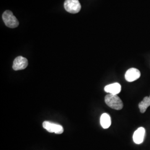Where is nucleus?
Returning <instances> with one entry per match:
<instances>
[{
  "label": "nucleus",
  "mask_w": 150,
  "mask_h": 150,
  "mask_svg": "<svg viewBox=\"0 0 150 150\" xmlns=\"http://www.w3.org/2000/svg\"><path fill=\"white\" fill-rule=\"evenodd\" d=\"M100 123L102 128L107 129L109 128L111 124V117L106 113H103L100 117Z\"/></svg>",
  "instance_id": "obj_9"
},
{
  "label": "nucleus",
  "mask_w": 150,
  "mask_h": 150,
  "mask_svg": "<svg viewBox=\"0 0 150 150\" xmlns=\"http://www.w3.org/2000/svg\"><path fill=\"white\" fill-rule=\"evenodd\" d=\"M146 130L145 128L141 127L134 131L133 135V140L136 144H142L145 139Z\"/></svg>",
  "instance_id": "obj_7"
},
{
  "label": "nucleus",
  "mask_w": 150,
  "mask_h": 150,
  "mask_svg": "<svg viewBox=\"0 0 150 150\" xmlns=\"http://www.w3.org/2000/svg\"><path fill=\"white\" fill-rule=\"evenodd\" d=\"M28 66V60L22 56L16 57L13 61V69L15 71L25 69Z\"/></svg>",
  "instance_id": "obj_5"
},
{
  "label": "nucleus",
  "mask_w": 150,
  "mask_h": 150,
  "mask_svg": "<svg viewBox=\"0 0 150 150\" xmlns=\"http://www.w3.org/2000/svg\"><path fill=\"white\" fill-rule=\"evenodd\" d=\"M43 128L51 133H55L56 134H61L64 132V128L60 125L51 122L49 121H45L43 123Z\"/></svg>",
  "instance_id": "obj_4"
},
{
  "label": "nucleus",
  "mask_w": 150,
  "mask_h": 150,
  "mask_svg": "<svg viewBox=\"0 0 150 150\" xmlns=\"http://www.w3.org/2000/svg\"><path fill=\"white\" fill-rule=\"evenodd\" d=\"M104 90L110 94L117 95L121 90V86L120 83L116 82L105 86Z\"/></svg>",
  "instance_id": "obj_8"
},
{
  "label": "nucleus",
  "mask_w": 150,
  "mask_h": 150,
  "mask_svg": "<svg viewBox=\"0 0 150 150\" xmlns=\"http://www.w3.org/2000/svg\"><path fill=\"white\" fill-rule=\"evenodd\" d=\"M64 9L71 13L79 12L81 6L79 0H66L64 3Z\"/></svg>",
  "instance_id": "obj_3"
},
{
  "label": "nucleus",
  "mask_w": 150,
  "mask_h": 150,
  "mask_svg": "<svg viewBox=\"0 0 150 150\" xmlns=\"http://www.w3.org/2000/svg\"><path fill=\"white\" fill-rule=\"evenodd\" d=\"M141 76L139 70L135 68H131L127 70L125 74V79L128 82H133L139 79Z\"/></svg>",
  "instance_id": "obj_6"
},
{
  "label": "nucleus",
  "mask_w": 150,
  "mask_h": 150,
  "mask_svg": "<svg viewBox=\"0 0 150 150\" xmlns=\"http://www.w3.org/2000/svg\"><path fill=\"white\" fill-rule=\"evenodd\" d=\"M107 106L116 110H120L123 107V102L117 95L108 94L105 97Z\"/></svg>",
  "instance_id": "obj_1"
},
{
  "label": "nucleus",
  "mask_w": 150,
  "mask_h": 150,
  "mask_svg": "<svg viewBox=\"0 0 150 150\" xmlns=\"http://www.w3.org/2000/svg\"><path fill=\"white\" fill-rule=\"evenodd\" d=\"M150 106V96L145 97L143 100L139 102V108L140 112L142 113H145L146 111L147 108Z\"/></svg>",
  "instance_id": "obj_10"
},
{
  "label": "nucleus",
  "mask_w": 150,
  "mask_h": 150,
  "mask_svg": "<svg viewBox=\"0 0 150 150\" xmlns=\"http://www.w3.org/2000/svg\"><path fill=\"white\" fill-rule=\"evenodd\" d=\"M2 19L7 27L13 28L19 25L18 20L11 11H6L2 15Z\"/></svg>",
  "instance_id": "obj_2"
}]
</instances>
